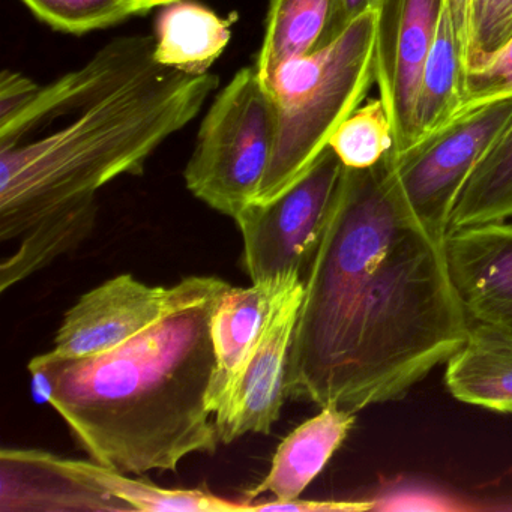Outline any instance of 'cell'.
Returning <instances> with one entry per match:
<instances>
[{"label":"cell","mask_w":512,"mask_h":512,"mask_svg":"<svg viewBox=\"0 0 512 512\" xmlns=\"http://www.w3.org/2000/svg\"><path fill=\"white\" fill-rule=\"evenodd\" d=\"M376 500H292L251 505L254 511L364 512L376 509Z\"/></svg>","instance_id":"obj_26"},{"label":"cell","mask_w":512,"mask_h":512,"mask_svg":"<svg viewBox=\"0 0 512 512\" xmlns=\"http://www.w3.org/2000/svg\"><path fill=\"white\" fill-rule=\"evenodd\" d=\"M97 214V199L85 200L44 218L23 233L16 253L0 266V290L16 286L82 244L94 229Z\"/></svg>","instance_id":"obj_19"},{"label":"cell","mask_w":512,"mask_h":512,"mask_svg":"<svg viewBox=\"0 0 512 512\" xmlns=\"http://www.w3.org/2000/svg\"><path fill=\"white\" fill-rule=\"evenodd\" d=\"M155 37L116 38L0 116V239L85 200L187 127L218 77L155 61Z\"/></svg>","instance_id":"obj_2"},{"label":"cell","mask_w":512,"mask_h":512,"mask_svg":"<svg viewBox=\"0 0 512 512\" xmlns=\"http://www.w3.org/2000/svg\"><path fill=\"white\" fill-rule=\"evenodd\" d=\"M304 299V281L292 275L278 292L259 344L232 394L215 413L218 439L232 443L245 434H269L286 398L290 343Z\"/></svg>","instance_id":"obj_9"},{"label":"cell","mask_w":512,"mask_h":512,"mask_svg":"<svg viewBox=\"0 0 512 512\" xmlns=\"http://www.w3.org/2000/svg\"><path fill=\"white\" fill-rule=\"evenodd\" d=\"M511 35L512 0H485L470 16L464 74L484 67Z\"/></svg>","instance_id":"obj_24"},{"label":"cell","mask_w":512,"mask_h":512,"mask_svg":"<svg viewBox=\"0 0 512 512\" xmlns=\"http://www.w3.org/2000/svg\"><path fill=\"white\" fill-rule=\"evenodd\" d=\"M320 409L319 415L284 437L272 458L268 476L248 493V500L272 493L277 497L275 502H292L325 469L355 427L356 413L338 406Z\"/></svg>","instance_id":"obj_15"},{"label":"cell","mask_w":512,"mask_h":512,"mask_svg":"<svg viewBox=\"0 0 512 512\" xmlns=\"http://www.w3.org/2000/svg\"><path fill=\"white\" fill-rule=\"evenodd\" d=\"M2 512H131L77 469L71 458L37 449L0 451Z\"/></svg>","instance_id":"obj_11"},{"label":"cell","mask_w":512,"mask_h":512,"mask_svg":"<svg viewBox=\"0 0 512 512\" xmlns=\"http://www.w3.org/2000/svg\"><path fill=\"white\" fill-rule=\"evenodd\" d=\"M155 61L188 74H205L232 38L229 20L205 5L175 0L155 22Z\"/></svg>","instance_id":"obj_16"},{"label":"cell","mask_w":512,"mask_h":512,"mask_svg":"<svg viewBox=\"0 0 512 512\" xmlns=\"http://www.w3.org/2000/svg\"><path fill=\"white\" fill-rule=\"evenodd\" d=\"M292 275L257 281L253 286H230L218 299L212 314L211 332L215 365L208 407L212 415L226 403L253 356L263 326L278 292Z\"/></svg>","instance_id":"obj_13"},{"label":"cell","mask_w":512,"mask_h":512,"mask_svg":"<svg viewBox=\"0 0 512 512\" xmlns=\"http://www.w3.org/2000/svg\"><path fill=\"white\" fill-rule=\"evenodd\" d=\"M229 287L217 277L184 278L164 313L119 346L86 358L35 356V400L61 415L92 461L118 472L176 470L188 455L214 454L211 322Z\"/></svg>","instance_id":"obj_3"},{"label":"cell","mask_w":512,"mask_h":512,"mask_svg":"<svg viewBox=\"0 0 512 512\" xmlns=\"http://www.w3.org/2000/svg\"><path fill=\"white\" fill-rule=\"evenodd\" d=\"M173 287H152L124 274L85 293L65 313L52 352L86 358L107 352L154 323L172 299Z\"/></svg>","instance_id":"obj_10"},{"label":"cell","mask_w":512,"mask_h":512,"mask_svg":"<svg viewBox=\"0 0 512 512\" xmlns=\"http://www.w3.org/2000/svg\"><path fill=\"white\" fill-rule=\"evenodd\" d=\"M343 163L331 148L292 187L268 203L253 202L235 218L244 266L253 283L298 274L304 281L323 238Z\"/></svg>","instance_id":"obj_7"},{"label":"cell","mask_w":512,"mask_h":512,"mask_svg":"<svg viewBox=\"0 0 512 512\" xmlns=\"http://www.w3.org/2000/svg\"><path fill=\"white\" fill-rule=\"evenodd\" d=\"M374 41L376 11H370L335 40L275 71L268 86L277 104V140L254 202H271L301 179L361 106L376 83Z\"/></svg>","instance_id":"obj_4"},{"label":"cell","mask_w":512,"mask_h":512,"mask_svg":"<svg viewBox=\"0 0 512 512\" xmlns=\"http://www.w3.org/2000/svg\"><path fill=\"white\" fill-rule=\"evenodd\" d=\"M512 121V95L461 109L406 151L385 157L386 172L413 214L446 238L464 185Z\"/></svg>","instance_id":"obj_6"},{"label":"cell","mask_w":512,"mask_h":512,"mask_svg":"<svg viewBox=\"0 0 512 512\" xmlns=\"http://www.w3.org/2000/svg\"><path fill=\"white\" fill-rule=\"evenodd\" d=\"M479 320H485V322L502 323V325L508 326V328L512 329V308L511 310L500 311V313L493 314V316L485 317V319Z\"/></svg>","instance_id":"obj_30"},{"label":"cell","mask_w":512,"mask_h":512,"mask_svg":"<svg viewBox=\"0 0 512 512\" xmlns=\"http://www.w3.org/2000/svg\"><path fill=\"white\" fill-rule=\"evenodd\" d=\"M379 4L380 0H332L331 17H329L328 28L323 35L320 47L335 40L344 29L349 28L350 23L355 22L359 17L370 11H376Z\"/></svg>","instance_id":"obj_27"},{"label":"cell","mask_w":512,"mask_h":512,"mask_svg":"<svg viewBox=\"0 0 512 512\" xmlns=\"http://www.w3.org/2000/svg\"><path fill=\"white\" fill-rule=\"evenodd\" d=\"M47 25L67 34L110 28L133 16L125 0H22Z\"/></svg>","instance_id":"obj_23"},{"label":"cell","mask_w":512,"mask_h":512,"mask_svg":"<svg viewBox=\"0 0 512 512\" xmlns=\"http://www.w3.org/2000/svg\"><path fill=\"white\" fill-rule=\"evenodd\" d=\"M452 283L470 319L512 308V224H479L445 238Z\"/></svg>","instance_id":"obj_12"},{"label":"cell","mask_w":512,"mask_h":512,"mask_svg":"<svg viewBox=\"0 0 512 512\" xmlns=\"http://www.w3.org/2000/svg\"><path fill=\"white\" fill-rule=\"evenodd\" d=\"M445 385L461 403L512 413V329L470 319L466 341L446 362Z\"/></svg>","instance_id":"obj_14"},{"label":"cell","mask_w":512,"mask_h":512,"mask_svg":"<svg viewBox=\"0 0 512 512\" xmlns=\"http://www.w3.org/2000/svg\"><path fill=\"white\" fill-rule=\"evenodd\" d=\"M331 8L332 0H269L265 37L254 65L266 85L281 65L319 49Z\"/></svg>","instance_id":"obj_18"},{"label":"cell","mask_w":512,"mask_h":512,"mask_svg":"<svg viewBox=\"0 0 512 512\" xmlns=\"http://www.w3.org/2000/svg\"><path fill=\"white\" fill-rule=\"evenodd\" d=\"M463 77V52L445 10L419 80L413 115L415 143L457 115L461 107Z\"/></svg>","instance_id":"obj_17"},{"label":"cell","mask_w":512,"mask_h":512,"mask_svg":"<svg viewBox=\"0 0 512 512\" xmlns=\"http://www.w3.org/2000/svg\"><path fill=\"white\" fill-rule=\"evenodd\" d=\"M172 2H175V0H125V4L130 8L133 16L146 13V11L155 7H164V5L172 4Z\"/></svg>","instance_id":"obj_29"},{"label":"cell","mask_w":512,"mask_h":512,"mask_svg":"<svg viewBox=\"0 0 512 512\" xmlns=\"http://www.w3.org/2000/svg\"><path fill=\"white\" fill-rule=\"evenodd\" d=\"M509 95H512V35L484 67L464 74L460 110Z\"/></svg>","instance_id":"obj_25"},{"label":"cell","mask_w":512,"mask_h":512,"mask_svg":"<svg viewBox=\"0 0 512 512\" xmlns=\"http://www.w3.org/2000/svg\"><path fill=\"white\" fill-rule=\"evenodd\" d=\"M277 140V104L256 67L242 68L206 113L185 167L190 193L235 220L256 200Z\"/></svg>","instance_id":"obj_5"},{"label":"cell","mask_w":512,"mask_h":512,"mask_svg":"<svg viewBox=\"0 0 512 512\" xmlns=\"http://www.w3.org/2000/svg\"><path fill=\"white\" fill-rule=\"evenodd\" d=\"M77 469L94 479L107 493L128 503L133 511L146 512H245L250 503H236L206 490H169L146 479H133L125 473L98 463L73 460Z\"/></svg>","instance_id":"obj_21"},{"label":"cell","mask_w":512,"mask_h":512,"mask_svg":"<svg viewBox=\"0 0 512 512\" xmlns=\"http://www.w3.org/2000/svg\"><path fill=\"white\" fill-rule=\"evenodd\" d=\"M445 0H380L376 10L374 76L394 130L391 154L415 143L416 95Z\"/></svg>","instance_id":"obj_8"},{"label":"cell","mask_w":512,"mask_h":512,"mask_svg":"<svg viewBox=\"0 0 512 512\" xmlns=\"http://www.w3.org/2000/svg\"><path fill=\"white\" fill-rule=\"evenodd\" d=\"M512 218V121L475 167L452 212L451 230Z\"/></svg>","instance_id":"obj_20"},{"label":"cell","mask_w":512,"mask_h":512,"mask_svg":"<svg viewBox=\"0 0 512 512\" xmlns=\"http://www.w3.org/2000/svg\"><path fill=\"white\" fill-rule=\"evenodd\" d=\"M328 146L347 169H370L391 154L394 130L380 97L356 107L338 125Z\"/></svg>","instance_id":"obj_22"},{"label":"cell","mask_w":512,"mask_h":512,"mask_svg":"<svg viewBox=\"0 0 512 512\" xmlns=\"http://www.w3.org/2000/svg\"><path fill=\"white\" fill-rule=\"evenodd\" d=\"M445 238L386 172L344 167L290 343L286 398L358 413L401 400L469 331Z\"/></svg>","instance_id":"obj_1"},{"label":"cell","mask_w":512,"mask_h":512,"mask_svg":"<svg viewBox=\"0 0 512 512\" xmlns=\"http://www.w3.org/2000/svg\"><path fill=\"white\" fill-rule=\"evenodd\" d=\"M473 0H445V10L454 26L458 44H460L463 59L466 56L467 41H469L470 14Z\"/></svg>","instance_id":"obj_28"}]
</instances>
